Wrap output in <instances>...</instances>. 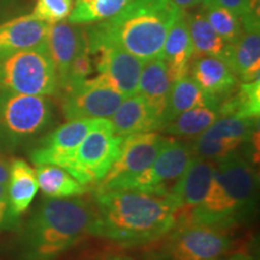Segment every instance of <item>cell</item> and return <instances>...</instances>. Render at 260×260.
Instances as JSON below:
<instances>
[{
    "label": "cell",
    "instance_id": "cell-15",
    "mask_svg": "<svg viewBox=\"0 0 260 260\" xmlns=\"http://www.w3.org/2000/svg\"><path fill=\"white\" fill-rule=\"evenodd\" d=\"M217 162L194 157L180 180L171 190V197L178 209L177 223L188 222L194 207L204 200L212 180Z\"/></svg>",
    "mask_w": 260,
    "mask_h": 260
},
{
    "label": "cell",
    "instance_id": "cell-28",
    "mask_svg": "<svg viewBox=\"0 0 260 260\" xmlns=\"http://www.w3.org/2000/svg\"><path fill=\"white\" fill-rule=\"evenodd\" d=\"M219 116H237L259 119L260 80L242 82L218 105Z\"/></svg>",
    "mask_w": 260,
    "mask_h": 260
},
{
    "label": "cell",
    "instance_id": "cell-35",
    "mask_svg": "<svg viewBox=\"0 0 260 260\" xmlns=\"http://www.w3.org/2000/svg\"><path fill=\"white\" fill-rule=\"evenodd\" d=\"M9 174H10V164L6 161L4 155L0 152V184L6 186L9 181Z\"/></svg>",
    "mask_w": 260,
    "mask_h": 260
},
{
    "label": "cell",
    "instance_id": "cell-4",
    "mask_svg": "<svg viewBox=\"0 0 260 260\" xmlns=\"http://www.w3.org/2000/svg\"><path fill=\"white\" fill-rule=\"evenodd\" d=\"M259 177L246 158L233 153L216 164L204 200L188 222L225 230L245 220L255 209Z\"/></svg>",
    "mask_w": 260,
    "mask_h": 260
},
{
    "label": "cell",
    "instance_id": "cell-22",
    "mask_svg": "<svg viewBox=\"0 0 260 260\" xmlns=\"http://www.w3.org/2000/svg\"><path fill=\"white\" fill-rule=\"evenodd\" d=\"M39 190L37 175L27 161L15 159L10 164L9 181L6 184L8 191V216L10 218H18L23 214Z\"/></svg>",
    "mask_w": 260,
    "mask_h": 260
},
{
    "label": "cell",
    "instance_id": "cell-30",
    "mask_svg": "<svg viewBox=\"0 0 260 260\" xmlns=\"http://www.w3.org/2000/svg\"><path fill=\"white\" fill-rule=\"evenodd\" d=\"M201 12L206 17L214 31L226 44L234 45L242 35V24L234 12L213 0H204L201 3Z\"/></svg>",
    "mask_w": 260,
    "mask_h": 260
},
{
    "label": "cell",
    "instance_id": "cell-8",
    "mask_svg": "<svg viewBox=\"0 0 260 260\" xmlns=\"http://www.w3.org/2000/svg\"><path fill=\"white\" fill-rule=\"evenodd\" d=\"M122 140L121 136L115 135L110 119H98L65 170L82 184L95 186L118 157Z\"/></svg>",
    "mask_w": 260,
    "mask_h": 260
},
{
    "label": "cell",
    "instance_id": "cell-19",
    "mask_svg": "<svg viewBox=\"0 0 260 260\" xmlns=\"http://www.w3.org/2000/svg\"><path fill=\"white\" fill-rule=\"evenodd\" d=\"M224 61L242 82L260 80V28L259 22L242 24V35L230 45Z\"/></svg>",
    "mask_w": 260,
    "mask_h": 260
},
{
    "label": "cell",
    "instance_id": "cell-17",
    "mask_svg": "<svg viewBox=\"0 0 260 260\" xmlns=\"http://www.w3.org/2000/svg\"><path fill=\"white\" fill-rule=\"evenodd\" d=\"M50 24L24 15L0 24V60L21 51L47 46Z\"/></svg>",
    "mask_w": 260,
    "mask_h": 260
},
{
    "label": "cell",
    "instance_id": "cell-3",
    "mask_svg": "<svg viewBox=\"0 0 260 260\" xmlns=\"http://www.w3.org/2000/svg\"><path fill=\"white\" fill-rule=\"evenodd\" d=\"M93 205L80 197L47 200L32 214L22 240L23 260H56L90 235Z\"/></svg>",
    "mask_w": 260,
    "mask_h": 260
},
{
    "label": "cell",
    "instance_id": "cell-34",
    "mask_svg": "<svg viewBox=\"0 0 260 260\" xmlns=\"http://www.w3.org/2000/svg\"><path fill=\"white\" fill-rule=\"evenodd\" d=\"M8 191H6V186L0 184V225L4 223V220L8 217Z\"/></svg>",
    "mask_w": 260,
    "mask_h": 260
},
{
    "label": "cell",
    "instance_id": "cell-21",
    "mask_svg": "<svg viewBox=\"0 0 260 260\" xmlns=\"http://www.w3.org/2000/svg\"><path fill=\"white\" fill-rule=\"evenodd\" d=\"M193 57V44L183 12L169 29L160 57L167 64L172 82L188 75Z\"/></svg>",
    "mask_w": 260,
    "mask_h": 260
},
{
    "label": "cell",
    "instance_id": "cell-23",
    "mask_svg": "<svg viewBox=\"0 0 260 260\" xmlns=\"http://www.w3.org/2000/svg\"><path fill=\"white\" fill-rule=\"evenodd\" d=\"M171 86L172 81L164 60L155 58L146 61L140 76L138 93L144 98L152 111L160 118V122L167 107Z\"/></svg>",
    "mask_w": 260,
    "mask_h": 260
},
{
    "label": "cell",
    "instance_id": "cell-16",
    "mask_svg": "<svg viewBox=\"0 0 260 260\" xmlns=\"http://www.w3.org/2000/svg\"><path fill=\"white\" fill-rule=\"evenodd\" d=\"M87 47L84 28L63 21L50 24L47 50L56 68L59 89L68 79L70 68L76 57Z\"/></svg>",
    "mask_w": 260,
    "mask_h": 260
},
{
    "label": "cell",
    "instance_id": "cell-5",
    "mask_svg": "<svg viewBox=\"0 0 260 260\" xmlns=\"http://www.w3.org/2000/svg\"><path fill=\"white\" fill-rule=\"evenodd\" d=\"M157 241L145 253L146 260H213L233 247L223 229L189 222L176 223Z\"/></svg>",
    "mask_w": 260,
    "mask_h": 260
},
{
    "label": "cell",
    "instance_id": "cell-6",
    "mask_svg": "<svg viewBox=\"0 0 260 260\" xmlns=\"http://www.w3.org/2000/svg\"><path fill=\"white\" fill-rule=\"evenodd\" d=\"M0 89L40 96L57 94L59 83L47 46L17 52L0 60Z\"/></svg>",
    "mask_w": 260,
    "mask_h": 260
},
{
    "label": "cell",
    "instance_id": "cell-13",
    "mask_svg": "<svg viewBox=\"0 0 260 260\" xmlns=\"http://www.w3.org/2000/svg\"><path fill=\"white\" fill-rule=\"evenodd\" d=\"M95 56V69L102 79L125 98L138 93L139 81L146 61L115 45H102L88 50Z\"/></svg>",
    "mask_w": 260,
    "mask_h": 260
},
{
    "label": "cell",
    "instance_id": "cell-33",
    "mask_svg": "<svg viewBox=\"0 0 260 260\" xmlns=\"http://www.w3.org/2000/svg\"><path fill=\"white\" fill-rule=\"evenodd\" d=\"M87 260H136L133 256L117 252H99L89 256Z\"/></svg>",
    "mask_w": 260,
    "mask_h": 260
},
{
    "label": "cell",
    "instance_id": "cell-37",
    "mask_svg": "<svg viewBox=\"0 0 260 260\" xmlns=\"http://www.w3.org/2000/svg\"><path fill=\"white\" fill-rule=\"evenodd\" d=\"M213 260H254L252 258V256H249V255H247V254H241V253H240V254H234V255H232V256H219V258H217V259H213Z\"/></svg>",
    "mask_w": 260,
    "mask_h": 260
},
{
    "label": "cell",
    "instance_id": "cell-10",
    "mask_svg": "<svg viewBox=\"0 0 260 260\" xmlns=\"http://www.w3.org/2000/svg\"><path fill=\"white\" fill-rule=\"evenodd\" d=\"M193 158L190 145L169 138L147 170L113 190L135 189L155 194H170Z\"/></svg>",
    "mask_w": 260,
    "mask_h": 260
},
{
    "label": "cell",
    "instance_id": "cell-7",
    "mask_svg": "<svg viewBox=\"0 0 260 260\" xmlns=\"http://www.w3.org/2000/svg\"><path fill=\"white\" fill-rule=\"evenodd\" d=\"M52 118V104L46 96L0 89V135L12 147L41 134Z\"/></svg>",
    "mask_w": 260,
    "mask_h": 260
},
{
    "label": "cell",
    "instance_id": "cell-14",
    "mask_svg": "<svg viewBox=\"0 0 260 260\" xmlns=\"http://www.w3.org/2000/svg\"><path fill=\"white\" fill-rule=\"evenodd\" d=\"M98 119L68 121L54 129L30 153L35 165L51 164L67 169L79 145L96 124Z\"/></svg>",
    "mask_w": 260,
    "mask_h": 260
},
{
    "label": "cell",
    "instance_id": "cell-36",
    "mask_svg": "<svg viewBox=\"0 0 260 260\" xmlns=\"http://www.w3.org/2000/svg\"><path fill=\"white\" fill-rule=\"evenodd\" d=\"M170 2L175 6H177L178 9L182 10V11H186V10L193 9L195 6L201 5V3L204 0H170Z\"/></svg>",
    "mask_w": 260,
    "mask_h": 260
},
{
    "label": "cell",
    "instance_id": "cell-24",
    "mask_svg": "<svg viewBox=\"0 0 260 260\" xmlns=\"http://www.w3.org/2000/svg\"><path fill=\"white\" fill-rule=\"evenodd\" d=\"M39 189L46 198L64 199L84 195L90 190L89 186L82 184L63 168L51 164L37 165L35 169Z\"/></svg>",
    "mask_w": 260,
    "mask_h": 260
},
{
    "label": "cell",
    "instance_id": "cell-20",
    "mask_svg": "<svg viewBox=\"0 0 260 260\" xmlns=\"http://www.w3.org/2000/svg\"><path fill=\"white\" fill-rule=\"evenodd\" d=\"M115 135L125 138L140 133L160 130V118L139 93L126 96L110 118Z\"/></svg>",
    "mask_w": 260,
    "mask_h": 260
},
{
    "label": "cell",
    "instance_id": "cell-9",
    "mask_svg": "<svg viewBox=\"0 0 260 260\" xmlns=\"http://www.w3.org/2000/svg\"><path fill=\"white\" fill-rule=\"evenodd\" d=\"M168 139L155 132L123 138L118 157L105 177L94 186L95 191L117 189L122 183L147 170Z\"/></svg>",
    "mask_w": 260,
    "mask_h": 260
},
{
    "label": "cell",
    "instance_id": "cell-25",
    "mask_svg": "<svg viewBox=\"0 0 260 260\" xmlns=\"http://www.w3.org/2000/svg\"><path fill=\"white\" fill-rule=\"evenodd\" d=\"M204 105L218 106L201 90L193 77L186 75L182 79L172 82L167 107L161 117V126L172 121L181 113Z\"/></svg>",
    "mask_w": 260,
    "mask_h": 260
},
{
    "label": "cell",
    "instance_id": "cell-18",
    "mask_svg": "<svg viewBox=\"0 0 260 260\" xmlns=\"http://www.w3.org/2000/svg\"><path fill=\"white\" fill-rule=\"evenodd\" d=\"M189 71L201 90L217 105L236 89L239 81L225 61L211 56L193 57Z\"/></svg>",
    "mask_w": 260,
    "mask_h": 260
},
{
    "label": "cell",
    "instance_id": "cell-26",
    "mask_svg": "<svg viewBox=\"0 0 260 260\" xmlns=\"http://www.w3.org/2000/svg\"><path fill=\"white\" fill-rule=\"evenodd\" d=\"M188 29L193 44L194 57L211 56L219 58L224 61L229 50V44H226L222 38L211 27L206 17L201 11L186 14Z\"/></svg>",
    "mask_w": 260,
    "mask_h": 260
},
{
    "label": "cell",
    "instance_id": "cell-27",
    "mask_svg": "<svg viewBox=\"0 0 260 260\" xmlns=\"http://www.w3.org/2000/svg\"><path fill=\"white\" fill-rule=\"evenodd\" d=\"M218 118V106H198L175 117L172 121L162 125L160 130L164 134L176 138L195 139L210 128Z\"/></svg>",
    "mask_w": 260,
    "mask_h": 260
},
{
    "label": "cell",
    "instance_id": "cell-31",
    "mask_svg": "<svg viewBox=\"0 0 260 260\" xmlns=\"http://www.w3.org/2000/svg\"><path fill=\"white\" fill-rule=\"evenodd\" d=\"M75 0H37L32 15L48 24L63 22L73 11Z\"/></svg>",
    "mask_w": 260,
    "mask_h": 260
},
{
    "label": "cell",
    "instance_id": "cell-1",
    "mask_svg": "<svg viewBox=\"0 0 260 260\" xmlns=\"http://www.w3.org/2000/svg\"><path fill=\"white\" fill-rule=\"evenodd\" d=\"M90 235L122 246L153 243L176 225L178 209L171 194L135 189L94 193Z\"/></svg>",
    "mask_w": 260,
    "mask_h": 260
},
{
    "label": "cell",
    "instance_id": "cell-12",
    "mask_svg": "<svg viewBox=\"0 0 260 260\" xmlns=\"http://www.w3.org/2000/svg\"><path fill=\"white\" fill-rule=\"evenodd\" d=\"M259 119L237 116H219V118L203 134L194 139L191 151L194 157L218 162L248 142Z\"/></svg>",
    "mask_w": 260,
    "mask_h": 260
},
{
    "label": "cell",
    "instance_id": "cell-32",
    "mask_svg": "<svg viewBox=\"0 0 260 260\" xmlns=\"http://www.w3.org/2000/svg\"><path fill=\"white\" fill-rule=\"evenodd\" d=\"M213 2L234 12L240 18V21L259 18V0H213Z\"/></svg>",
    "mask_w": 260,
    "mask_h": 260
},
{
    "label": "cell",
    "instance_id": "cell-2",
    "mask_svg": "<svg viewBox=\"0 0 260 260\" xmlns=\"http://www.w3.org/2000/svg\"><path fill=\"white\" fill-rule=\"evenodd\" d=\"M183 12L170 0H133L112 18L84 28L87 48L115 45L144 61L160 58L169 29Z\"/></svg>",
    "mask_w": 260,
    "mask_h": 260
},
{
    "label": "cell",
    "instance_id": "cell-11",
    "mask_svg": "<svg viewBox=\"0 0 260 260\" xmlns=\"http://www.w3.org/2000/svg\"><path fill=\"white\" fill-rule=\"evenodd\" d=\"M124 99L96 75L64 90L63 112L67 121L109 119Z\"/></svg>",
    "mask_w": 260,
    "mask_h": 260
},
{
    "label": "cell",
    "instance_id": "cell-29",
    "mask_svg": "<svg viewBox=\"0 0 260 260\" xmlns=\"http://www.w3.org/2000/svg\"><path fill=\"white\" fill-rule=\"evenodd\" d=\"M133 0H75L68 22L71 24H94L107 21L122 11Z\"/></svg>",
    "mask_w": 260,
    "mask_h": 260
}]
</instances>
